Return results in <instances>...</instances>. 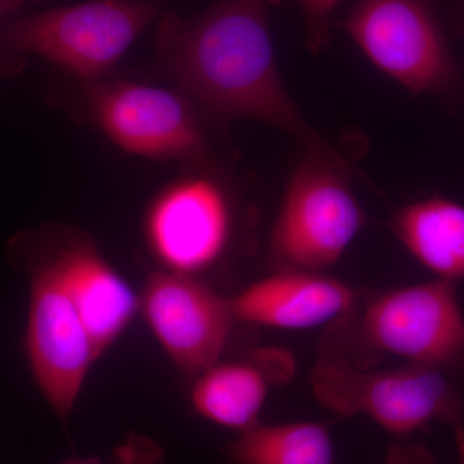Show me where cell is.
<instances>
[{"mask_svg":"<svg viewBox=\"0 0 464 464\" xmlns=\"http://www.w3.org/2000/svg\"><path fill=\"white\" fill-rule=\"evenodd\" d=\"M277 2L217 0L191 20L164 18L158 35L161 66L216 118L262 121L306 152L348 161L308 124L280 76L268 21Z\"/></svg>","mask_w":464,"mask_h":464,"instance_id":"1","label":"cell"},{"mask_svg":"<svg viewBox=\"0 0 464 464\" xmlns=\"http://www.w3.org/2000/svg\"><path fill=\"white\" fill-rule=\"evenodd\" d=\"M311 386L320 404L333 413L368 415L399 439L435 423L464 426L463 396L445 371L433 366L374 371L338 353H324L314 368Z\"/></svg>","mask_w":464,"mask_h":464,"instance_id":"2","label":"cell"},{"mask_svg":"<svg viewBox=\"0 0 464 464\" xmlns=\"http://www.w3.org/2000/svg\"><path fill=\"white\" fill-rule=\"evenodd\" d=\"M350 161L306 152L290 176L270 239L282 271L319 273L341 258L365 222Z\"/></svg>","mask_w":464,"mask_h":464,"instance_id":"3","label":"cell"},{"mask_svg":"<svg viewBox=\"0 0 464 464\" xmlns=\"http://www.w3.org/2000/svg\"><path fill=\"white\" fill-rule=\"evenodd\" d=\"M9 257L29 280L25 350L34 381L66 424L99 356L74 302L50 262L24 237L11 244Z\"/></svg>","mask_w":464,"mask_h":464,"instance_id":"4","label":"cell"},{"mask_svg":"<svg viewBox=\"0 0 464 464\" xmlns=\"http://www.w3.org/2000/svg\"><path fill=\"white\" fill-rule=\"evenodd\" d=\"M151 0H91L24 18L9 27V47L94 81L130 50L157 17Z\"/></svg>","mask_w":464,"mask_h":464,"instance_id":"5","label":"cell"},{"mask_svg":"<svg viewBox=\"0 0 464 464\" xmlns=\"http://www.w3.org/2000/svg\"><path fill=\"white\" fill-rule=\"evenodd\" d=\"M344 27L378 69L413 93L442 94L456 84L433 0H359Z\"/></svg>","mask_w":464,"mask_h":464,"instance_id":"6","label":"cell"},{"mask_svg":"<svg viewBox=\"0 0 464 464\" xmlns=\"http://www.w3.org/2000/svg\"><path fill=\"white\" fill-rule=\"evenodd\" d=\"M360 333L369 346L409 364L445 369L464 359V315L448 280L384 293L365 307Z\"/></svg>","mask_w":464,"mask_h":464,"instance_id":"7","label":"cell"},{"mask_svg":"<svg viewBox=\"0 0 464 464\" xmlns=\"http://www.w3.org/2000/svg\"><path fill=\"white\" fill-rule=\"evenodd\" d=\"M88 103L101 130L130 154L160 160H198L207 154L203 125L181 93L109 82L90 88Z\"/></svg>","mask_w":464,"mask_h":464,"instance_id":"8","label":"cell"},{"mask_svg":"<svg viewBox=\"0 0 464 464\" xmlns=\"http://www.w3.org/2000/svg\"><path fill=\"white\" fill-rule=\"evenodd\" d=\"M140 310L174 365L194 377L218 362L237 320L230 299L192 275L167 270L149 277Z\"/></svg>","mask_w":464,"mask_h":464,"instance_id":"9","label":"cell"},{"mask_svg":"<svg viewBox=\"0 0 464 464\" xmlns=\"http://www.w3.org/2000/svg\"><path fill=\"white\" fill-rule=\"evenodd\" d=\"M23 237L56 271L100 359L140 310L139 295L83 232L44 227Z\"/></svg>","mask_w":464,"mask_h":464,"instance_id":"10","label":"cell"},{"mask_svg":"<svg viewBox=\"0 0 464 464\" xmlns=\"http://www.w3.org/2000/svg\"><path fill=\"white\" fill-rule=\"evenodd\" d=\"M231 234V208L224 188L206 176L170 185L146 217L155 257L170 273L192 275L224 255Z\"/></svg>","mask_w":464,"mask_h":464,"instance_id":"11","label":"cell"},{"mask_svg":"<svg viewBox=\"0 0 464 464\" xmlns=\"http://www.w3.org/2000/svg\"><path fill=\"white\" fill-rule=\"evenodd\" d=\"M235 319L282 329H307L353 310L355 293L311 271H280L230 299Z\"/></svg>","mask_w":464,"mask_h":464,"instance_id":"12","label":"cell"},{"mask_svg":"<svg viewBox=\"0 0 464 464\" xmlns=\"http://www.w3.org/2000/svg\"><path fill=\"white\" fill-rule=\"evenodd\" d=\"M392 226L405 248L438 279H463L462 204L439 197L415 201L396 213Z\"/></svg>","mask_w":464,"mask_h":464,"instance_id":"13","label":"cell"},{"mask_svg":"<svg viewBox=\"0 0 464 464\" xmlns=\"http://www.w3.org/2000/svg\"><path fill=\"white\" fill-rule=\"evenodd\" d=\"M266 395L267 382L257 366L216 362L197 375L191 402L210 422L243 432L258 423Z\"/></svg>","mask_w":464,"mask_h":464,"instance_id":"14","label":"cell"},{"mask_svg":"<svg viewBox=\"0 0 464 464\" xmlns=\"http://www.w3.org/2000/svg\"><path fill=\"white\" fill-rule=\"evenodd\" d=\"M231 464H335L331 433L324 424L257 423L227 447Z\"/></svg>","mask_w":464,"mask_h":464,"instance_id":"15","label":"cell"},{"mask_svg":"<svg viewBox=\"0 0 464 464\" xmlns=\"http://www.w3.org/2000/svg\"><path fill=\"white\" fill-rule=\"evenodd\" d=\"M164 453L157 442L141 435H130L115 449L108 460L100 458H70L63 464H163Z\"/></svg>","mask_w":464,"mask_h":464,"instance_id":"16","label":"cell"},{"mask_svg":"<svg viewBox=\"0 0 464 464\" xmlns=\"http://www.w3.org/2000/svg\"><path fill=\"white\" fill-rule=\"evenodd\" d=\"M306 24L307 47L320 52L329 42L331 14L341 0H297Z\"/></svg>","mask_w":464,"mask_h":464,"instance_id":"17","label":"cell"},{"mask_svg":"<svg viewBox=\"0 0 464 464\" xmlns=\"http://www.w3.org/2000/svg\"><path fill=\"white\" fill-rule=\"evenodd\" d=\"M384 464H439L435 453L420 440H402L390 445Z\"/></svg>","mask_w":464,"mask_h":464,"instance_id":"18","label":"cell"},{"mask_svg":"<svg viewBox=\"0 0 464 464\" xmlns=\"http://www.w3.org/2000/svg\"><path fill=\"white\" fill-rule=\"evenodd\" d=\"M454 439L458 453V462L464 464V426H457L453 429Z\"/></svg>","mask_w":464,"mask_h":464,"instance_id":"19","label":"cell"},{"mask_svg":"<svg viewBox=\"0 0 464 464\" xmlns=\"http://www.w3.org/2000/svg\"><path fill=\"white\" fill-rule=\"evenodd\" d=\"M30 2V0H5V3L9 5V8H11V11H14V9H17L20 7H23L25 3Z\"/></svg>","mask_w":464,"mask_h":464,"instance_id":"20","label":"cell"},{"mask_svg":"<svg viewBox=\"0 0 464 464\" xmlns=\"http://www.w3.org/2000/svg\"><path fill=\"white\" fill-rule=\"evenodd\" d=\"M9 11H11V8H9L5 0H0V16H2L3 14H7Z\"/></svg>","mask_w":464,"mask_h":464,"instance_id":"21","label":"cell"}]
</instances>
